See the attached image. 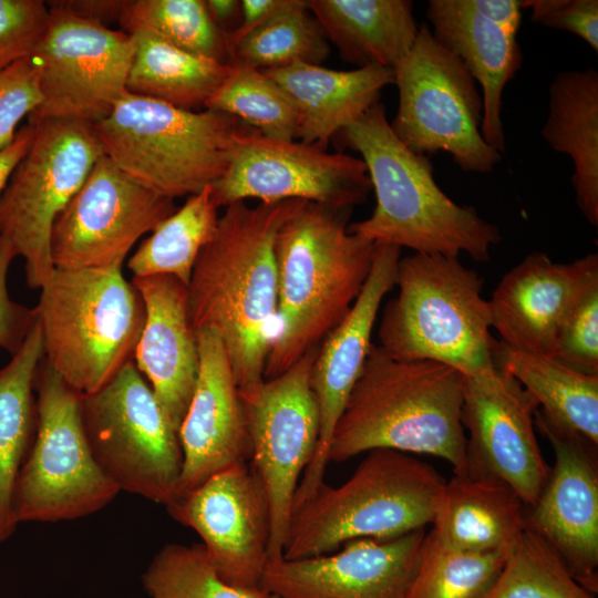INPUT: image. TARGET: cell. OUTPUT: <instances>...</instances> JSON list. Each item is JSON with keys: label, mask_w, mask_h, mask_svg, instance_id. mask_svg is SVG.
I'll return each instance as SVG.
<instances>
[{"label": "cell", "mask_w": 598, "mask_h": 598, "mask_svg": "<svg viewBox=\"0 0 598 598\" xmlns=\"http://www.w3.org/2000/svg\"><path fill=\"white\" fill-rule=\"evenodd\" d=\"M298 202L226 206L187 286L192 327L217 332L239 392L265 380L277 327L276 241Z\"/></svg>", "instance_id": "6da1fadb"}, {"label": "cell", "mask_w": 598, "mask_h": 598, "mask_svg": "<svg viewBox=\"0 0 598 598\" xmlns=\"http://www.w3.org/2000/svg\"><path fill=\"white\" fill-rule=\"evenodd\" d=\"M464 375L429 360L403 361L372 344L333 430L329 462L390 448L445 460L466 472Z\"/></svg>", "instance_id": "7a4b0ae2"}, {"label": "cell", "mask_w": 598, "mask_h": 598, "mask_svg": "<svg viewBox=\"0 0 598 598\" xmlns=\"http://www.w3.org/2000/svg\"><path fill=\"white\" fill-rule=\"evenodd\" d=\"M350 213L299 200L281 226L276 241L277 327L265 379L318 347L358 298L375 244L349 230Z\"/></svg>", "instance_id": "3957f363"}, {"label": "cell", "mask_w": 598, "mask_h": 598, "mask_svg": "<svg viewBox=\"0 0 598 598\" xmlns=\"http://www.w3.org/2000/svg\"><path fill=\"white\" fill-rule=\"evenodd\" d=\"M341 133L361 155L377 199L368 218L349 225L351 233L419 254H466L475 261L489 260L501 241L498 227L439 187L430 157L399 141L381 102Z\"/></svg>", "instance_id": "277c9868"}, {"label": "cell", "mask_w": 598, "mask_h": 598, "mask_svg": "<svg viewBox=\"0 0 598 598\" xmlns=\"http://www.w3.org/2000/svg\"><path fill=\"white\" fill-rule=\"evenodd\" d=\"M445 482L408 453L371 450L344 483L322 482L292 506L282 557H315L352 539L383 540L425 529Z\"/></svg>", "instance_id": "5b68a950"}, {"label": "cell", "mask_w": 598, "mask_h": 598, "mask_svg": "<svg viewBox=\"0 0 598 598\" xmlns=\"http://www.w3.org/2000/svg\"><path fill=\"white\" fill-rule=\"evenodd\" d=\"M483 283L458 257L414 252L400 258L398 295L383 309L378 346L396 360L435 361L464 377L488 368L496 340Z\"/></svg>", "instance_id": "8992f818"}, {"label": "cell", "mask_w": 598, "mask_h": 598, "mask_svg": "<svg viewBox=\"0 0 598 598\" xmlns=\"http://www.w3.org/2000/svg\"><path fill=\"white\" fill-rule=\"evenodd\" d=\"M35 313L44 360L81 395L104 386L133 354L145 321L122 267L54 269Z\"/></svg>", "instance_id": "52a82bcc"}, {"label": "cell", "mask_w": 598, "mask_h": 598, "mask_svg": "<svg viewBox=\"0 0 598 598\" xmlns=\"http://www.w3.org/2000/svg\"><path fill=\"white\" fill-rule=\"evenodd\" d=\"M103 153L127 175L171 199L192 196L225 172L243 122L127 93L94 124Z\"/></svg>", "instance_id": "ba28073f"}, {"label": "cell", "mask_w": 598, "mask_h": 598, "mask_svg": "<svg viewBox=\"0 0 598 598\" xmlns=\"http://www.w3.org/2000/svg\"><path fill=\"white\" fill-rule=\"evenodd\" d=\"M37 430L13 493L16 522L79 519L120 493L97 465L82 423L81 394L42 360L35 379Z\"/></svg>", "instance_id": "9c48e42d"}, {"label": "cell", "mask_w": 598, "mask_h": 598, "mask_svg": "<svg viewBox=\"0 0 598 598\" xmlns=\"http://www.w3.org/2000/svg\"><path fill=\"white\" fill-rule=\"evenodd\" d=\"M399 92L390 126L411 152L451 155L464 172L487 174L502 159L482 135L483 97L464 64L421 24L408 54L393 68Z\"/></svg>", "instance_id": "30bf717a"}, {"label": "cell", "mask_w": 598, "mask_h": 598, "mask_svg": "<svg viewBox=\"0 0 598 598\" xmlns=\"http://www.w3.org/2000/svg\"><path fill=\"white\" fill-rule=\"evenodd\" d=\"M33 138L0 195V236L25 262L31 289L54 272L53 225L104 155L93 124L69 118L29 121Z\"/></svg>", "instance_id": "8fae6325"}, {"label": "cell", "mask_w": 598, "mask_h": 598, "mask_svg": "<svg viewBox=\"0 0 598 598\" xmlns=\"http://www.w3.org/2000/svg\"><path fill=\"white\" fill-rule=\"evenodd\" d=\"M81 416L97 465L120 492L164 506L176 498L178 433L133 360L100 390L81 395Z\"/></svg>", "instance_id": "7c38bea8"}, {"label": "cell", "mask_w": 598, "mask_h": 598, "mask_svg": "<svg viewBox=\"0 0 598 598\" xmlns=\"http://www.w3.org/2000/svg\"><path fill=\"white\" fill-rule=\"evenodd\" d=\"M318 347L282 373L240 392L251 443L249 464L269 505V558L282 557L295 494L319 441V411L311 388Z\"/></svg>", "instance_id": "4fadbf2b"}, {"label": "cell", "mask_w": 598, "mask_h": 598, "mask_svg": "<svg viewBox=\"0 0 598 598\" xmlns=\"http://www.w3.org/2000/svg\"><path fill=\"white\" fill-rule=\"evenodd\" d=\"M48 7V24L31 56L42 101L28 118H69L94 125L128 93L132 37Z\"/></svg>", "instance_id": "5bb4252c"}, {"label": "cell", "mask_w": 598, "mask_h": 598, "mask_svg": "<svg viewBox=\"0 0 598 598\" xmlns=\"http://www.w3.org/2000/svg\"><path fill=\"white\" fill-rule=\"evenodd\" d=\"M210 188L218 207L254 198L309 202L336 210H352L372 190L361 158L268 138L252 128L238 137L224 174Z\"/></svg>", "instance_id": "9a60e30c"}, {"label": "cell", "mask_w": 598, "mask_h": 598, "mask_svg": "<svg viewBox=\"0 0 598 598\" xmlns=\"http://www.w3.org/2000/svg\"><path fill=\"white\" fill-rule=\"evenodd\" d=\"M176 210L102 155L58 216L51 235L55 269L122 267L128 251Z\"/></svg>", "instance_id": "2e32d148"}, {"label": "cell", "mask_w": 598, "mask_h": 598, "mask_svg": "<svg viewBox=\"0 0 598 598\" xmlns=\"http://www.w3.org/2000/svg\"><path fill=\"white\" fill-rule=\"evenodd\" d=\"M536 400L495 363L464 377L462 423L466 436V472L508 484L527 507L548 477L535 431Z\"/></svg>", "instance_id": "e0dca14e"}, {"label": "cell", "mask_w": 598, "mask_h": 598, "mask_svg": "<svg viewBox=\"0 0 598 598\" xmlns=\"http://www.w3.org/2000/svg\"><path fill=\"white\" fill-rule=\"evenodd\" d=\"M165 507L174 520L198 534L225 582L260 588L271 524L266 493L249 463L213 475Z\"/></svg>", "instance_id": "ac0fdd59"}, {"label": "cell", "mask_w": 598, "mask_h": 598, "mask_svg": "<svg viewBox=\"0 0 598 598\" xmlns=\"http://www.w3.org/2000/svg\"><path fill=\"white\" fill-rule=\"evenodd\" d=\"M534 421L553 447L554 465L536 502L527 507V527L542 536L574 578L595 595L598 592V444L539 408Z\"/></svg>", "instance_id": "d6986e66"}, {"label": "cell", "mask_w": 598, "mask_h": 598, "mask_svg": "<svg viewBox=\"0 0 598 598\" xmlns=\"http://www.w3.org/2000/svg\"><path fill=\"white\" fill-rule=\"evenodd\" d=\"M425 535L358 538L333 555L269 558L260 588L271 598H408Z\"/></svg>", "instance_id": "ffe728a7"}, {"label": "cell", "mask_w": 598, "mask_h": 598, "mask_svg": "<svg viewBox=\"0 0 598 598\" xmlns=\"http://www.w3.org/2000/svg\"><path fill=\"white\" fill-rule=\"evenodd\" d=\"M400 258V247L375 244L371 269L358 298L343 320L318 347L311 370V388L319 411V441L301 476L292 506L324 482L333 430L373 344L371 337L380 306L395 287Z\"/></svg>", "instance_id": "44dd1931"}, {"label": "cell", "mask_w": 598, "mask_h": 598, "mask_svg": "<svg viewBox=\"0 0 598 598\" xmlns=\"http://www.w3.org/2000/svg\"><path fill=\"white\" fill-rule=\"evenodd\" d=\"M195 334L199 371L177 432L183 464L176 498L251 458L245 408L225 347L212 329L196 330Z\"/></svg>", "instance_id": "7402d4cb"}, {"label": "cell", "mask_w": 598, "mask_h": 598, "mask_svg": "<svg viewBox=\"0 0 598 598\" xmlns=\"http://www.w3.org/2000/svg\"><path fill=\"white\" fill-rule=\"evenodd\" d=\"M598 281V255L555 262L534 251L506 272L488 300L504 346L551 355L559 329L582 291Z\"/></svg>", "instance_id": "603a6c76"}, {"label": "cell", "mask_w": 598, "mask_h": 598, "mask_svg": "<svg viewBox=\"0 0 598 598\" xmlns=\"http://www.w3.org/2000/svg\"><path fill=\"white\" fill-rule=\"evenodd\" d=\"M131 282L145 307L144 327L133 361L178 432L199 371L187 287L173 276L133 277Z\"/></svg>", "instance_id": "cb8c5ba5"}, {"label": "cell", "mask_w": 598, "mask_h": 598, "mask_svg": "<svg viewBox=\"0 0 598 598\" xmlns=\"http://www.w3.org/2000/svg\"><path fill=\"white\" fill-rule=\"evenodd\" d=\"M426 17L432 34L464 64L482 89L485 142L505 152L502 122L503 92L523 63L516 35L486 20L467 0H430Z\"/></svg>", "instance_id": "d4e9b609"}, {"label": "cell", "mask_w": 598, "mask_h": 598, "mask_svg": "<svg viewBox=\"0 0 598 598\" xmlns=\"http://www.w3.org/2000/svg\"><path fill=\"white\" fill-rule=\"evenodd\" d=\"M264 72L293 106L296 138L323 148L336 134L380 102L385 86L394 84L393 69L379 65L338 71L296 62Z\"/></svg>", "instance_id": "484cf974"}, {"label": "cell", "mask_w": 598, "mask_h": 598, "mask_svg": "<svg viewBox=\"0 0 598 598\" xmlns=\"http://www.w3.org/2000/svg\"><path fill=\"white\" fill-rule=\"evenodd\" d=\"M526 512L502 480L454 474L443 486L429 534L452 549L507 557L527 527Z\"/></svg>", "instance_id": "4316f807"}, {"label": "cell", "mask_w": 598, "mask_h": 598, "mask_svg": "<svg viewBox=\"0 0 598 598\" xmlns=\"http://www.w3.org/2000/svg\"><path fill=\"white\" fill-rule=\"evenodd\" d=\"M308 9L343 60L393 69L420 25L410 0H308Z\"/></svg>", "instance_id": "83f0119b"}, {"label": "cell", "mask_w": 598, "mask_h": 598, "mask_svg": "<svg viewBox=\"0 0 598 598\" xmlns=\"http://www.w3.org/2000/svg\"><path fill=\"white\" fill-rule=\"evenodd\" d=\"M542 135L574 164L571 185L586 220L598 226V72H559L549 85L548 115Z\"/></svg>", "instance_id": "f1b7e54d"}, {"label": "cell", "mask_w": 598, "mask_h": 598, "mask_svg": "<svg viewBox=\"0 0 598 598\" xmlns=\"http://www.w3.org/2000/svg\"><path fill=\"white\" fill-rule=\"evenodd\" d=\"M44 358L35 319L21 348L0 369V544L16 532L13 493L37 430L35 379Z\"/></svg>", "instance_id": "f546056e"}, {"label": "cell", "mask_w": 598, "mask_h": 598, "mask_svg": "<svg viewBox=\"0 0 598 598\" xmlns=\"http://www.w3.org/2000/svg\"><path fill=\"white\" fill-rule=\"evenodd\" d=\"M130 34L134 51L126 90L131 94L185 110L205 107L230 71L231 64L189 53L151 32Z\"/></svg>", "instance_id": "4dcf8cb0"}, {"label": "cell", "mask_w": 598, "mask_h": 598, "mask_svg": "<svg viewBox=\"0 0 598 598\" xmlns=\"http://www.w3.org/2000/svg\"><path fill=\"white\" fill-rule=\"evenodd\" d=\"M494 363L563 425L598 444V377L574 371L554 358L508 348L495 341Z\"/></svg>", "instance_id": "1f68e13d"}, {"label": "cell", "mask_w": 598, "mask_h": 598, "mask_svg": "<svg viewBox=\"0 0 598 598\" xmlns=\"http://www.w3.org/2000/svg\"><path fill=\"white\" fill-rule=\"evenodd\" d=\"M218 208L210 185L188 196L131 256L127 267L133 277L173 276L187 287L202 249L215 233Z\"/></svg>", "instance_id": "d6a6232c"}, {"label": "cell", "mask_w": 598, "mask_h": 598, "mask_svg": "<svg viewBox=\"0 0 598 598\" xmlns=\"http://www.w3.org/2000/svg\"><path fill=\"white\" fill-rule=\"evenodd\" d=\"M122 31L151 32L189 53L231 64L227 34L212 19L205 0H128Z\"/></svg>", "instance_id": "836d02e7"}, {"label": "cell", "mask_w": 598, "mask_h": 598, "mask_svg": "<svg viewBox=\"0 0 598 598\" xmlns=\"http://www.w3.org/2000/svg\"><path fill=\"white\" fill-rule=\"evenodd\" d=\"M329 52L328 40L310 13L308 0H299L238 41L231 49V64L261 71L296 62L320 64Z\"/></svg>", "instance_id": "e575fe53"}, {"label": "cell", "mask_w": 598, "mask_h": 598, "mask_svg": "<svg viewBox=\"0 0 598 598\" xmlns=\"http://www.w3.org/2000/svg\"><path fill=\"white\" fill-rule=\"evenodd\" d=\"M229 115L262 136L293 141L297 116L285 92L264 71L231 64L205 107Z\"/></svg>", "instance_id": "d590c367"}, {"label": "cell", "mask_w": 598, "mask_h": 598, "mask_svg": "<svg viewBox=\"0 0 598 598\" xmlns=\"http://www.w3.org/2000/svg\"><path fill=\"white\" fill-rule=\"evenodd\" d=\"M485 598H595L557 551L526 527Z\"/></svg>", "instance_id": "8d00e7d4"}, {"label": "cell", "mask_w": 598, "mask_h": 598, "mask_svg": "<svg viewBox=\"0 0 598 598\" xmlns=\"http://www.w3.org/2000/svg\"><path fill=\"white\" fill-rule=\"evenodd\" d=\"M505 559L448 548L426 533L408 598H485Z\"/></svg>", "instance_id": "74e56055"}, {"label": "cell", "mask_w": 598, "mask_h": 598, "mask_svg": "<svg viewBox=\"0 0 598 598\" xmlns=\"http://www.w3.org/2000/svg\"><path fill=\"white\" fill-rule=\"evenodd\" d=\"M150 598H270L262 589H243L225 582L202 544H167L142 575Z\"/></svg>", "instance_id": "f35d334b"}, {"label": "cell", "mask_w": 598, "mask_h": 598, "mask_svg": "<svg viewBox=\"0 0 598 598\" xmlns=\"http://www.w3.org/2000/svg\"><path fill=\"white\" fill-rule=\"evenodd\" d=\"M550 357L574 371L598 377V281L568 311Z\"/></svg>", "instance_id": "ab89813d"}, {"label": "cell", "mask_w": 598, "mask_h": 598, "mask_svg": "<svg viewBox=\"0 0 598 598\" xmlns=\"http://www.w3.org/2000/svg\"><path fill=\"white\" fill-rule=\"evenodd\" d=\"M40 0H0V71L34 53L48 24Z\"/></svg>", "instance_id": "60d3db41"}, {"label": "cell", "mask_w": 598, "mask_h": 598, "mask_svg": "<svg viewBox=\"0 0 598 598\" xmlns=\"http://www.w3.org/2000/svg\"><path fill=\"white\" fill-rule=\"evenodd\" d=\"M41 101L39 74L31 56L0 71V151L12 144L19 123Z\"/></svg>", "instance_id": "b9f144b4"}, {"label": "cell", "mask_w": 598, "mask_h": 598, "mask_svg": "<svg viewBox=\"0 0 598 598\" xmlns=\"http://www.w3.org/2000/svg\"><path fill=\"white\" fill-rule=\"evenodd\" d=\"M530 20L547 28L568 31L598 51L597 0H520Z\"/></svg>", "instance_id": "7bdbcfd3"}, {"label": "cell", "mask_w": 598, "mask_h": 598, "mask_svg": "<svg viewBox=\"0 0 598 598\" xmlns=\"http://www.w3.org/2000/svg\"><path fill=\"white\" fill-rule=\"evenodd\" d=\"M17 256L11 243L0 236V348L11 354L21 348L37 319L34 308L13 301L8 291V271Z\"/></svg>", "instance_id": "ee69618b"}, {"label": "cell", "mask_w": 598, "mask_h": 598, "mask_svg": "<svg viewBox=\"0 0 598 598\" xmlns=\"http://www.w3.org/2000/svg\"><path fill=\"white\" fill-rule=\"evenodd\" d=\"M298 1L299 0H241L239 23L227 34L230 50L243 38L280 13L291 9Z\"/></svg>", "instance_id": "f6af8a7d"}, {"label": "cell", "mask_w": 598, "mask_h": 598, "mask_svg": "<svg viewBox=\"0 0 598 598\" xmlns=\"http://www.w3.org/2000/svg\"><path fill=\"white\" fill-rule=\"evenodd\" d=\"M127 0H68L49 1L48 4L69 11L70 13L102 25L120 19Z\"/></svg>", "instance_id": "bcb514c9"}, {"label": "cell", "mask_w": 598, "mask_h": 598, "mask_svg": "<svg viewBox=\"0 0 598 598\" xmlns=\"http://www.w3.org/2000/svg\"><path fill=\"white\" fill-rule=\"evenodd\" d=\"M486 20L516 35L522 22L520 0H467Z\"/></svg>", "instance_id": "7dc6e473"}, {"label": "cell", "mask_w": 598, "mask_h": 598, "mask_svg": "<svg viewBox=\"0 0 598 598\" xmlns=\"http://www.w3.org/2000/svg\"><path fill=\"white\" fill-rule=\"evenodd\" d=\"M33 138V126L28 123L18 130L14 141L0 151V195L3 192L12 172L27 154Z\"/></svg>", "instance_id": "c3c4849f"}, {"label": "cell", "mask_w": 598, "mask_h": 598, "mask_svg": "<svg viewBox=\"0 0 598 598\" xmlns=\"http://www.w3.org/2000/svg\"><path fill=\"white\" fill-rule=\"evenodd\" d=\"M206 8L214 22L227 34V28L240 19V1L205 0Z\"/></svg>", "instance_id": "681fc988"}, {"label": "cell", "mask_w": 598, "mask_h": 598, "mask_svg": "<svg viewBox=\"0 0 598 598\" xmlns=\"http://www.w3.org/2000/svg\"><path fill=\"white\" fill-rule=\"evenodd\" d=\"M271 598V597H270Z\"/></svg>", "instance_id": "f907efd6"}]
</instances>
